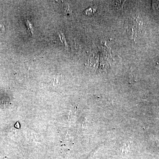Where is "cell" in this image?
<instances>
[{
  "mask_svg": "<svg viewBox=\"0 0 159 159\" xmlns=\"http://www.w3.org/2000/svg\"><path fill=\"white\" fill-rule=\"evenodd\" d=\"M26 24H27V26H28V27H29V29L30 30V31H31V32H32V27L31 26V24L29 22V20H27V22H26Z\"/></svg>",
  "mask_w": 159,
  "mask_h": 159,
  "instance_id": "cell-1",
  "label": "cell"
},
{
  "mask_svg": "<svg viewBox=\"0 0 159 159\" xmlns=\"http://www.w3.org/2000/svg\"><path fill=\"white\" fill-rule=\"evenodd\" d=\"M4 30H5V28H4V26L0 24V33H3Z\"/></svg>",
  "mask_w": 159,
  "mask_h": 159,
  "instance_id": "cell-2",
  "label": "cell"
}]
</instances>
